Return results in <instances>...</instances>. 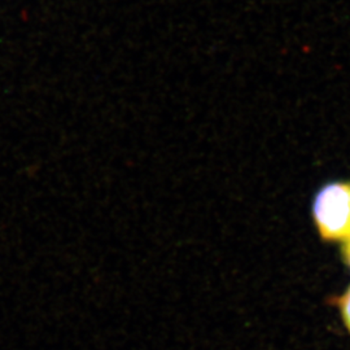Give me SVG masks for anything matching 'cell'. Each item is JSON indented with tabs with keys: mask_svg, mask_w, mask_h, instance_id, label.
<instances>
[{
	"mask_svg": "<svg viewBox=\"0 0 350 350\" xmlns=\"http://www.w3.org/2000/svg\"><path fill=\"white\" fill-rule=\"evenodd\" d=\"M313 215L325 240L350 238V185L340 182L325 185L315 196Z\"/></svg>",
	"mask_w": 350,
	"mask_h": 350,
	"instance_id": "6da1fadb",
	"label": "cell"
},
{
	"mask_svg": "<svg viewBox=\"0 0 350 350\" xmlns=\"http://www.w3.org/2000/svg\"><path fill=\"white\" fill-rule=\"evenodd\" d=\"M338 306H340V310H341V315H342V319L345 322V325L348 327L350 332V287L340 297Z\"/></svg>",
	"mask_w": 350,
	"mask_h": 350,
	"instance_id": "7a4b0ae2",
	"label": "cell"
},
{
	"mask_svg": "<svg viewBox=\"0 0 350 350\" xmlns=\"http://www.w3.org/2000/svg\"><path fill=\"white\" fill-rule=\"evenodd\" d=\"M342 254H344V260L345 262L348 263L350 266V238L345 240L344 247H342Z\"/></svg>",
	"mask_w": 350,
	"mask_h": 350,
	"instance_id": "3957f363",
	"label": "cell"
}]
</instances>
